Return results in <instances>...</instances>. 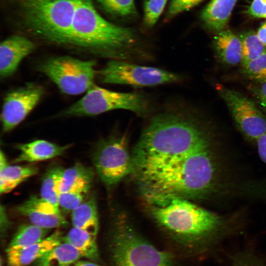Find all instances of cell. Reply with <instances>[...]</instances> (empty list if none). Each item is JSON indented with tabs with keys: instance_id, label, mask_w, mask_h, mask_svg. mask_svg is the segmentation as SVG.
Here are the masks:
<instances>
[{
	"instance_id": "cell-1",
	"label": "cell",
	"mask_w": 266,
	"mask_h": 266,
	"mask_svg": "<svg viewBox=\"0 0 266 266\" xmlns=\"http://www.w3.org/2000/svg\"><path fill=\"white\" fill-rule=\"evenodd\" d=\"M133 176L150 205H164L175 199L225 200L237 184L233 166L214 149L211 140L158 168Z\"/></svg>"
},
{
	"instance_id": "cell-2",
	"label": "cell",
	"mask_w": 266,
	"mask_h": 266,
	"mask_svg": "<svg viewBox=\"0 0 266 266\" xmlns=\"http://www.w3.org/2000/svg\"><path fill=\"white\" fill-rule=\"evenodd\" d=\"M156 223L175 239L201 250L219 253L225 241L245 228L241 212L219 214L185 199H175L164 205H150Z\"/></svg>"
},
{
	"instance_id": "cell-3",
	"label": "cell",
	"mask_w": 266,
	"mask_h": 266,
	"mask_svg": "<svg viewBox=\"0 0 266 266\" xmlns=\"http://www.w3.org/2000/svg\"><path fill=\"white\" fill-rule=\"evenodd\" d=\"M209 140L198 125L185 116L158 115L150 120L133 149L132 174L158 168Z\"/></svg>"
},
{
	"instance_id": "cell-4",
	"label": "cell",
	"mask_w": 266,
	"mask_h": 266,
	"mask_svg": "<svg viewBox=\"0 0 266 266\" xmlns=\"http://www.w3.org/2000/svg\"><path fill=\"white\" fill-rule=\"evenodd\" d=\"M133 29L104 19L92 0H78L67 47L113 59L126 58L137 48Z\"/></svg>"
},
{
	"instance_id": "cell-5",
	"label": "cell",
	"mask_w": 266,
	"mask_h": 266,
	"mask_svg": "<svg viewBox=\"0 0 266 266\" xmlns=\"http://www.w3.org/2000/svg\"><path fill=\"white\" fill-rule=\"evenodd\" d=\"M78 0H17L20 22L35 38L67 47Z\"/></svg>"
},
{
	"instance_id": "cell-6",
	"label": "cell",
	"mask_w": 266,
	"mask_h": 266,
	"mask_svg": "<svg viewBox=\"0 0 266 266\" xmlns=\"http://www.w3.org/2000/svg\"><path fill=\"white\" fill-rule=\"evenodd\" d=\"M110 248L115 266H172V255L147 241L122 212L113 220Z\"/></svg>"
},
{
	"instance_id": "cell-7",
	"label": "cell",
	"mask_w": 266,
	"mask_h": 266,
	"mask_svg": "<svg viewBox=\"0 0 266 266\" xmlns=\"http://www.w3.org/2000/svg\"><path fill=\"white\" fill-rule=\"evenodd\" d=\"M96 63L69 56L51 58L40 63L37 70L48 77L66 95L86 92L94 84Z\"/></svg>"
},
{
	"instance_id": "cell-8",
	"label": "cell",
	"mask_w": 266,
	"mask_h": 266,
	"mask_svg": "<svg viewBox=\"0 0 266 266\" xmlns=\"http://www.w3.org/2000/svg\"><path fill=\"white\" fill-rule=\"evenodd\" d=\"M147 108V101L140 94L114 92L95 84L62 115L92 116L117 109H127L141 114L145 113Z\"/></svg>"
},
{
	"instance_id": "cell-9",
	"label": "cell",
	"mask_w": 266,
	"mask_h": 266,
	"mask_svg": "<svg viewBox=\"0 0 266 266\" xmlns=\"http://www.w3.org/2000/svg\"><path fill=\"white\" fill-rule=\"evenodd\" d=\"M92 159L100 179L107 186L116 185L132 173V157L129 151L126 134L112 136L100 141Z\"/></svg>"
},
{
	"instance_id": "cell-10",
	"label": "cell",
	"mask_w": 266,
	"mask_h": 266,
	"mask_svg": "<svg viewBox=\"0 0 266 266\" xmlns=\"http://www.w3.org/2000/svg\"><path fill=\"white\" fill-rule=\"evenodd\" d=\"M101 82L134 86H153L176 82L181 79L176 73L161 68L111 60L99 71Z\"/></svg>"
},
{
	"instance_id": "cell-11",
	"label": "cell",
	"mask_w": 266,
	"mask_h": 266,
	"mask_svg": "<svg viewBox=\"0 0 266 266\" xmlns=\"http://www.w3.org/2000/svg\"><path fill=\"white\" fill-rule=\"evenodd\" d=\"M237 127L248 140L256 142L266 133V117L254 101L241 93L217 84Z\"/></svg>"
},
{
	"instance_id": "cell-12",
	"label": "cell",
	"mask_w": 266,
	"mask_h": 266,
	"mask_svg": "<svg viewBox=\"0 0 266 266\" xmlns=\"http://www.w3.org/2000/svg\"><path fill=\"white\" fill-rule=\"evenodd\" d=\"M44 94L43 87L34 83H28L8 92L4 98L0 115L2 132H9L21 123Z\"/></svg>"
},
{
	"instance_id": "cell-13",
	"label": "cell",
	"mask_w": 266,
	"mask_h": 266,
	"mask_svg": "<svg viewBox=\"0 0 266 266\" xmlns=\"http://www.w3.org/2000/svg\"><path fill=\"white\" fill-rule=\"evenodd\" d=\"M34 43L20 35H13L0 45V75L6 78L17 70L21 61L34 50Z\"/></svg>"
},
{
	"instance_id": "cell-14",
	"label": "cell",
	"mask_w": 266,
	"mask_h": 266,
	"mask_svg": "<svg viewBox=\"0 0 266 266\" xmlns=\"http://www.w3.org/2000/svg\"><path fill=\"white\" fill-rule=\"evenodd\" d=\"M18 210L27 217L31 223L42 228L50 230L67 224L60 209L40 198L31 197L18 207Z\"/></svg>"
},
{
	"instance_id": "cell-15",
	"label": "cell",
	"mask_w": 266,
	"mask_h": 266,
	"mask_svg": "<svg viewBox=\"0 0 266 266\" xmlns=\"http://www.w3.org/2000/svg\"><path fill=\"white\" fill-rule=\"evenodd\" d=\"M62 232L57 230L41 241L19 248H7V261L10 266H28L63 240Z\"/></svg>"
},
{
	"instance_id": "cell-16",
	"label": "cell",
	"mask_w": 266,
	"mask_h": 266,
	"mask_svg": "<svg viewBox=\"0 0 266 266\" xmlns=\"http://www.w3.org/2000/svg\"><path fill=\"white\" fill-rule=\"evenodd\" d=\"M69 147L60 146L45 140H36L17 145L20 151L15 162L40 161L62 155Z\"/></svg>"
},
{
	"instance_id": "cell-17",
	"label": "cell",
	"mask_w": 266,
	"mask_h": 266,
	"mask_svg": "<svg viewBox=\"0 0 266 266\" xmlns=\"http://www.w3.org/2000/svg\"><path fill=\"white\" fill-rule=\"evenodd\" d=\"M213 47L218 58L223 63L235 66L241 63L242 45L239 36L229 30L217 33Z\"/></svg>"
},
{
	"instance_id": "cell-18",
	"label": "cell",
	"mask_w": 266,
	"mask_h": 266,
	"mask_svg": "<svg viewBox=\"0 0 266 266\" xmlns=\"http://www.w3.org/2000/svg\"><path fill=\"white\" fill-rule=\"evenodd\" d=\"M237 0H211L202 10L201 18L210 30L218 33L224 30Z\"/></svg>"
},
{
	"instance_id": "cell-19",
	"label": "cell",
	"mask_w": 266,
	"mask_h": 266,
	"mask_svg": "<svg viewBox=\"0 0 266 266\" xmlns=\"http://www.w3.org/2000/svg\"><path fill=\"white\" fill-rule=\"evenodd\" d=\"M93 178L92 170L77 164L64 169L58 184V194L74 190L89 189Z\"/></svg>"
},
{
	"instance_id": "cell-20",
	"label": "cell",
	"mask_w": 266,
	"mask_h": 266,
	"mask_svg": "<svg viewBox=\"0 0 266 266\" xmlns=\"http://www.w3.org/2000/svg\"><path fill=\"white\" fill-rule=\"evenodd\" d=\"M71 212L73 227L83 230L97 237L99 231V220L95 197H90L85 200Z\"/></svg>"
},
{
	"instance_id": "cell-21",
	"label": "cell",
	"mask_w": 266,
	"mask_h": 266,
	"mask_svg": "<svg viewBox=\"0 0 266 266\" xmlns=\"http://www.w3.org/2000/svg\"><path fill=\"white\" fill-rule=\"evenodd\" d=\"M81 258L73 246L62 240L33 264L34 266H68Z\"/></svg>"
},
{
	"instance_id": "cell-22",
	"label": "cell",
	"mask_w": 266,
	"mask_h": 266,
	"mask_svg": "<svg viewBox=\"0 0 266 266\" xmlns=\"http://www.w3.org/2000/svg\"><path fill=\"white\" fill-rule=\"evenodd\" d=\"M96 237L83 230L73 227L63 237V241L73 246L82 257L97 261L100 256Z\"/></svg>"
},
{
	"instance_id": "cell-23",
	"label": "cell",
	"mask_w": 266,
	"mask_h": 266,
	"mask_svg": "<svg viewBox=\"0 0 266 266\" xmlns=\"http://www.w3.org/2000/svg\"><path fill=\"white\" fill-rule=\"evenodd\" d=\"M38 172L32 166H9L0 170V192L7 193L12 191L22 182Z\"/></svg>"
},
{
	"instance_id": "cell-24",
	"label": "cell",
	"mask_w": 266,
	"mask_h": 266,
	"mask_svg": "<svg viewBox=\"0 0 266 266\" xmlns=\"http://www.w3.org/2000/svg\"><path fill=\"white\" fill-rule=\"evenodd\" d=\"M64 169L60 166H50L44 174L40 188V198L59 209L58 186Z\"/></svg>"
},
{
	"instance_id": "cell-25",
	"label": "cell",
	"mask_w": 266,
	"mask_h": 266,
	"mask_svg": "<svg viewBox=\"0 0 266 266\" xmlns=\"http://www.w3.org/2000/svg\"><path fill=\"white\" fill-rule=\"evenodd\" d=\"M49 229L30 224H23L19 227L10 242L8 248L27 246L39 242L46 237Z\"/></svg>"
},
{
	"instance_id": "cell-26",
	"label": "cell",
	"mask_w": 266,
	"mask_h": 266,
	"mask_svg": "<svg viewBox=\"0 0 266 266\" xmlns=\"http://www.w3.org/2000/svg\"><path fill=\"white\" fill-rule=\"evenodd\" d=\"M239 37L242 45V66L256 59L266 52V46L257 33L249 31L242 33Z\"/></svg>"
},
{
	"instance_id": "cell-27",
	"label": "cell",
	"mask_w": 266,
	"mask_h": 266,
	"mask_svg": "<svg viewBox=\"0 0 266 266\" xmlns=\"http://www.w3.org/2000/svg\"><path fill=\"white\" fill-rule=\"evenodd\" d=\"M229 258L230 266H266V255L251 247L233 252Z\"/></svg>"
},
{
	"instance_id": "cell-28",
	"label": "cell",
	"mask_w": 266,
	"mask_h": 266,
	"mask_svg": "<svg viewBox=\"0 0 266 266\" xmlns=\"http://www.w3.org/2000/svg\"><path fill=\"white\" fill-rule=\"evenodd\" d=\"M107 13L120 17H134L137 12L133 0H97Z\"/></svg>"
},
{
	"instance_id": "cell-29",
	"label": "cell",
	"mask_w": 266,
	"mask_h": 266,
	"mask_svg": "<svg viewBox=\"0 0 266 266\" xmlns=\"http://www.w3.org/2000/svg\"><path fill=\"white\" fill-rule=\"evenodd\" d=\"M242 66V72L247 78L257 83L266 82V52Z\"/></svg>"
},
{
	"instance_id": "cell-30",
	"label": "cell",
	"mask_w": 266,
	"mask_h": 266,
	"mask_svg": "<svg viewBox=\"0 0 266 266\" xmlns=\"http://www.w3.org/2000/svg\"><path fill=\"white\" fill-rule=\"evenodd\" d=\"M89 189L74 190L58 194L59 208L66 211H73L85 200Z\"/></svg>"
},
{
	"instance_id": "cell-31",
	"label": "cell",
	"mask_w": 266,
	"mask_h": 266,
	"mask_svg": "<svg viewBox=\"0 0 266 266\" xmlns=\"http://www.w3.org/2000/svg\"><path fill=\"white\" fill-rule=\"evenodd\" d=\"M167 0H144L143 22L148 28H152L163 12Z\"/></svg>"
},
{
	"instance_id": "cell-32",
	"label": "cell",
	"mask_w": 266,
	"mask_h": 266,
	"mask_svg": "<svg viewBox=\"0 0 266 266\" xmlns=\"http://www.w3.org/2000/svg\"><path fill=\"white\" fill-rule=\"evenodd\" d=\"M202 0H171L165 15V21H168L178 14L191 9Z\"/></svg>"
},
{
	"instance_id": "cell-33",
	"label": "cell",
	"mask_w": 266,
	"mask_h": 266,
	"mask_svg": "<svg viewBox=\"0 0 266 266\" xmlns=\"http://www.w3.org/2000/svg\"><path fill=\"white\" fill-rule=\"evenodd\" d=\"M247 12L255 18H266V0H253Z\"/></svg>"
},
{
	"instance_id": "cell-34",
	"label": "cell",
	"mask_w": 266,
	"mask_h": 266,
	"mask_svg": "<svg viewBox=\"0 0 266 266\" xmlns=\"http://www.w3.org/2000/svg\"><path fill=\"white\" fill-rule=\"evenodd\" d=\"M251 91L260 105L266 111V82L252 86Z\"/></svg>"
},
{
	"instance_id": "cell-35",
	"label": "cell",
	"mask_w": 266,
	"mask_h": 266,
	"mask_svg": "<svg viewBox=\"0 0 266 266\" xmlns=\"http://www.w3.org/2000/svg\"><path fill=\"white\" fill-rule=\"evenodd\" d=\"M256 143L258 154L261 160L266 164V133L260 137Z\"/></svg>"
},
{
	"instance_id": "cell-36",
	"label": "cell",
	"mask_w": 266,
	"mask_h": 266,
	"mask_svg": "<svg viewBox=\"0 0 266 266\" xmlns=\"http://www.w3.org/2000/svg\"><path fill=\"white\" fill-rule=\"evenodd\" d=\"M257 33L262 42L266 46V21L260 26Z\"/></svg>"
},
{
	"instance_id": "cell-37",
	"label": "cell",
	"mask_w": 266,
	"mask_h": 266,
	"mask_svg": "<svg viewBox=\"0 0 266 266\" xmlns=\"http://www.w3.org/2000/svg\"><path fill=\"white\" fill-rule=\"evenodd\" d=\"M68 266H103L89 261L78 260Z\"/></svg>"
},
{
	"instance_id": "cell-38",
	"label": "cell",
	"mask_w": 266,
	"mask_h": 266,
	"mask_svg": "<svg viewBox=\"0 0 266 266\" xmlns=\"http://www.w3.org/2000/svg\"><path fill=\"white\" fill-rule=\"evenodd\" d=\"M8 166L5 157L1 151L0 153V170Z\"/></svg>"
}]
</instances>
